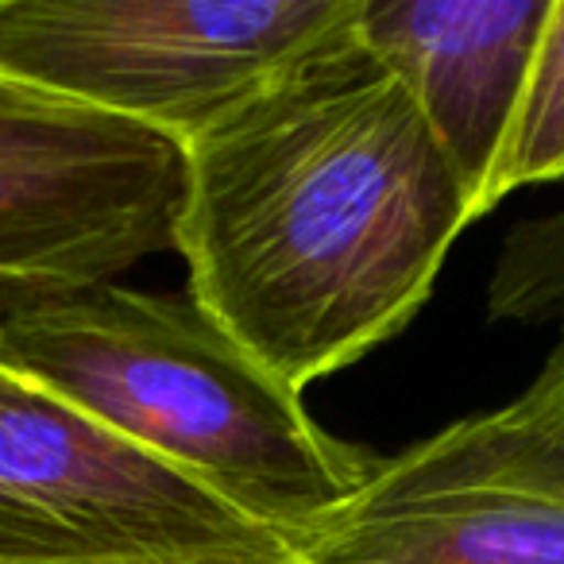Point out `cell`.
Listing matches in <instances>:
<instances>
[{
	"mask_svg": "<svg viewBox=\"0 0 564 564\" xmlns=\"http://www.w3.org/2000/svg\"><path fill=\"white\" fill-rule=\"evenodd\" d=\"M556 178H564V0H549L530 78L487 186V213L514 189Z\"/></svg>",
	"mask_w": 564,
	"mask_h": 564,
	"instance_id": "cell-8",
	"label": "cell"
},
{
	"mask_svg": "<svg viewBox=\"0 0 564 564\" xmlns=\"http://www.w3.org/2000/svg\"><path fill=\"white\" fill-rule=\"evenodd\" d=\"M487 317L502 325L564 317V209L530 217L502 236L487 282Z\"/></svg>",
	"mask_w": 564,
	"mask_h": 564,
	"instance_id": "cell-9",
	"label": "cell"
},
{
	"mask_svg": "<svg viewBox=\"0 0 564 564\" xmlns=\"http://www.w3.org/2000/svg\"><path fill=\"white\" fill-rule=\"evenodd\" d=\"M468 225L445 148L352 20L182 143L171 248L189 299L302 394L422 314Z\"/></svg>",
	"mask_w": 564,
	"mask_h": 564,
	"instance_id": "cell-1",
	"label": "cell"
},
{
	"mask_svg": "<svg viewBox=\"0 0 564 564\" xmlns=\"http://www.w3.org/2000/svg\"><path fill=\"white\" fill-rule=\"evenodd\" d=\"M294 549L302 564H564V333L525 391L379 456Z\"/></svg>",
	"mask_w": 564,
	"mask_h": 564,
	"instance_id": "cell-4",
	"label": "cell"
},
{
	"mask_svg": "<svg viewBox=\"0 0 564 564\" xmlns=\"http://www.w3.org/2000/svg\"><path fill=\"white\" fill-rule=\"evenodd\" d=\"M360 0H0V78L186 143Z\"/></svg>",
	"mask_w": 564,
	"mask_h": 564,
	"instance_id": "cell-3",
	"label": "cell"
},
{
	"mask_svg": "<svg viewBox=\"0 0 564 564\" xmlns=\"http://www.w3.org/2000/svg\"><path fill=\"white\" fill-rule=\"evenodd\" d=\"M549 0H360L356 35L406 86L487 217V186L530 78Z\"/></svg>",
	"mask_w": 564,
	"mask_h": 564,
	"instance_id": "cell-7",
	"label": "cell"
},
{
	"mask_svg": "<svg viewBox=\"0 0 564 564\" xmlns=\"http://www.w3.org/2000/svg\"><path fill=\"white\" fill-rule=\"evenodd\" d=\"M0 368L58 394L251 522L299 538L376 471L186 291L101 282L0 322Z\"/></svg>",
	"mask_w": 564,
	"mask_h": 564,
	"instance_id": "cell-2",
	"label": "cell"
},
{
	"mask_svg": "<svg viewBox=\"0 0 564 564\" xmlns=\"http://www.w3.org/2000/svg\"><path fill=\"white\" fill-rule=\"evenodd\" d=\"M0 564H302L286 533L0 368Z\"/></svg>",
	"mask_w": 564,
	"mask_h": 564,
	"instance_id": "cell-5",
	"label": "cell"
},
{
	"mask_svg": "<svg viewBox=\"0 0 564 564\" xmlns=\"http://www.w3.org/2000/svg\"><path fill=\"white\" fill-rule=\"evenodd\" d=\"M182 143L0 78V322L174 243Z\"/></svg>",
	"mask_w": 564,
	"mask_h": 564,
	"instance_id": "cell-6",
	"label": "cell"
}]
</instances>
